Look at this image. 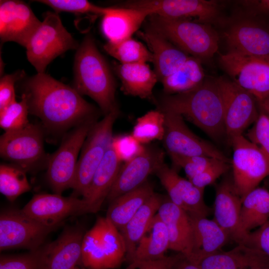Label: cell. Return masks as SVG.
<instances>
[{
  "label": "cell",
  "instance_id": "1",
  "mask_svg": "<svg viewBox=\"0 0 269 269\" xmlns=\"http://www.w3.org/2000/svg\"><path fill=\"white\" fill-rule=\"evenodd\" d=\"M29 113L49 131L61 133L93 119L99 111L73 87L45 73H37L23 85Z\"/></svg>",
  "mask_w": 269,
  "mask_h": 269
},
{
  "label": "cell",
  "instance_id": "2",
  "mask_svg": "<svg viewBox=\"0 0 269 269\" xmlns=\"http://www.w3.org/2000/svg\"><path fill=\"white\" fill-rule=\"evenodd\" d=\"M158 109L180 115L214 140L226 135L223 102L216 79L205 78L190 91L167 95Z\"/></svg>",
  "mask_w": 269,
  "mask_h": 269
},
{
  "label": "cell",
  "instance_id": "3",
  "mask_svg": "<svg viewBox=\"0 0 269 269\" xmlns=\"http://www.w3.org/2000/svg\"><path fill=\"white\" fill-rule=\"evenodd\" d=\"M73 87L81 96L94 100L104 116L118 110L114 78L90 34L84 38L75 53Z\"/></svg>",
  "mask_w": 269,
  "mask_h": 269
},
{
  "label": "cell",
  "instance_id": "4",
  "mask_svg": "<svg viewBox=\"0 0 269 269\" xmlns=\"http://www.w3.org/2000/svg\"><path fill=\"white\" fill-rule=\"evenodd\" d=\"M148 17V28L191 56L202 60L212 57L218 50L220 37L211 25L156 14Z\"/></svg>",
  "mask_w": 269,
  "mask_h": 269
},
{
  "label": "cell",
  "instance_id": "5",
  "mask_svg": "<svg viewBox=\"0 0 269 269\" xmlns=\"http://www.w3.org/2000/svg\"><path fill=\"white\" fill-rule=\"evenodd\" d=\"M221 26L227 52L269 56V15L245 8L225 18Z\"/></svg>",
  "mask_w": 269,
  "mask_h": 269
},
{
  "label": "cell",
  "instance_id": "6",
  "mask_svg": "<svg viewBox=\"0 0 269 269\" xmlns=\"http://www.w3.org/2000/svg\"><path fill=\"white\" fill-rule=\"evenodd\" d=\"M126 255L120 231L106 217H98L84 236L82 266L90 269H115L126 260Z\"/></svg>",
  "mask_w": 269,
  "mask_h": 269
},
{
  "label": "cell",
  "instance_id": "7",
  "mask_svg": "<svg viewBox=\"0 0 269 269\" xmlns=\"http://www.w3.org/2000/svg\"><path fill=\"white\" fill-rule=\"evenodd\" d=\"M79 45L65 28L58 13L47 11L25 47L26 57L38 73H45L54 59L68 50H77Z\"/></svg>",
  "mask_w": 269,
  "mask_h": 269
},
{
  "label": "cell",
  "instance_id": "8",
  "mask_svg": "<svg viewBox=\"0 0 269 269\" xmlns=\"http://www.w3.org/2000/svg\"><path fill=\"white\" fill-rule=\"evenodd\" d=\"M119 110L105 116L92 128L84 142L78 158L76 177L72 188L74 195L86 194L93 176L112 144L113 128Z\"/></svg>",
  "mask_w": 269,
  "mask_h": 269
},
{
  "label": "cell",
  "instance_id": "9",
  "mask_svg": "<svg viewBox=\"0 0 269 269\" xmlns=\"http://www.w3.org/2000/svg\"><path fill=\"white\" fill-rule=\"evenodd\" d=\"M97 119L87 121L67 134L58 149L49 157L47 179L54 193L72 188L76 177L78 156Z\"/></svg>",
  "mask_w": 269,
  "mask_h": 269
},
{
  "label": "cell",
  "instance_id": "10",
  "mask_svg": "<svg viewBox=\"0 0 269 269\" xmlns=\"http://www.w3.org/2000/svg\"><path fill=\"white\" fill-rule=\"evenodd\" d=\"M43 132L38 126L29 123L16 130L5 132L0 137V154L23 170L30 172L47 163L43 144Z\"/></svg>",
  "mask_w": 269,
  "mask_h": 269
},
{
  "label": "cell",
  "instance_id": "11",
  "mask_svg": "<svg viewBox=\"0 0 269 269\" xmlns=\"http://www.w3.org/2000/svg\"><path fill=\"white\" fill-rule=\"evenodd\" d=\"M219 62L230 79L259 103L269 96V56L227 52Z\"/></svg>",
  "mask_w": 269,
  "mask_h": 269
},
{
  "label": "cell",
  "instance_id": "12",
  "mask_svg": "<svg viewBox=\"0 0 269 269\" xmlns=\"http://www.w3.org/2000/svg\"><path fill=\"white\" fill-rule=\"evenodd\" d=\"M122 7L138 8L173 19H187L220 26L225 18L221 6L215 0H135L127 1Z\"/></svg>",
  "mask_w": 269,
  "mask_h": 269
},
{
  "label": "cell",
  "instance_id": "13",
  "mask_svg": "<svg viewBox=\"0 0 269 269\" xmlns=\"http://www.w3.org/2000/svg\"><path fill=\"white\" fill-rule=\"evenodd\" d=\"M233 149V183L242 198L269 176V163L259 147L243 134L229 142Z\"/></svg>",
  "mask_w": 269,
  "mask_h": 269
},
{
  "label": "cell",
  "instance_id": "14",
  "mask_svg": "<svg viewBox=\"0 0 269 269\" xmlns=\"http://www.w3.org/2000/svg\"><path fill=\"white\" fill-rule=\"evenodd\" d=\"M221 95L226 135L229 142L244 131L258 119L255 98L230 79L217 78Z\"/></svg>",
  "mask_w": 269,
  "mask_h": 269
},
{
  "label": "cell",
  "instance_id": "15",
  "mask_svg": "<svg viewBox=\"0 0 269 269\" xmlns=\"http://www.w3.org/2000/svg\"><path fill=\"white\" fill-rule=\"evenodd\" d=\"M54 229L34 220L22 209L3 210L0 214V250L24 248L35 251Z\"/></svg>",
  "mask_w": 269,
  "mask_h": 269
},
{
  "label": "cell",
  "instance_id": "16",
  "mask_svg": "<svg viewBox=\"0 0 269 269\" xmlns=\"http://www.w3.org/2000/svg\"><path fill=\"white\" fill-rule=\"evenodd\" d=\"M162 111L165 117L162 140L170 156H205L231 163V159L218 148L193 134L182 116L171 111Z\"/></svg>",
  "mask_w": 269,
  "mask_h": 269
},
{
  "label": "cell",
  "instance_id": "17",
  "mask_svg": "<svg viewBox=\"0 0 269 269\" xmlns=\"http://www.w3.org/2000/svg\"><path fill=\"white\" fill-rule=\"evenodd\" d=\"M85 233L80 225L66 227L55 240L35 250L39 269H73L82 264Z\"/></svg>",
  "mask_w": 269,
  "mask_h": 269
},
{
  "label": "cell",
  "instance_id": "18",
  "mask_svg": "<svg viewBox=\"0 0 269 269\" xmlns=\"http://www.w3.org/2000/svg\"><path fill=\"white\" fill-rule=\"evenodd\" d=\"M22 210L41 224L55 228L72 216L86 213L84 200L72 195L41 193L33 196Z\"/></svg>",
  "mask_w": 269,
  "mask_h": 269
},
{
  "label": "cell",
  "instance_id": "19",
  "mask_svg": "<svg viewBox=\"0 0 269 269\" xmlns=\"http://www.w3.org/2000/svg\"><path fill=\"white\" fill-rule=\"evenodd\" d=\"M41 23L24 1L19 0L0 1L1 43L14 42L25 47Z\"/></svg>",
  "mask_w": 269,
  "mask_h": 269
},
{
  "label": "cell",
  "instance_id": "20",
  "mask_svg": "<svg viewBox=\"0 0 269 269\" xmlns=\"http://www.w3.org/2000/svg\"><path fill=\"white\" fill-rule=\"evenodd\" d=\"M164 152L161 149L156 146L145 147L141 154L121 166L106 199L110 203L142 185L164 163Z\"/></svg>",
  "mask_w": 269,
  "mask_h": 269
},
{
  "label": "cell",
  "instance_id": "21",
  "mask_svg": "<svg viewBox=\"0 0 269 269\" xmlns=\"http://www.w3.org/2000/svg\"><path fill=\"white\" fill-rule=\"evenodd\" d=\"M157 214L166 227L169 250L189 257L193 247V229L189 214L168 197L163 198Z\"/></svg>",
  "mask_w": 269,
  "mask_h": 269
},
{
  "label": "cell",
  "instance_id": "22",
  "mask_svg": "<svg viewBox=\"0 0 269 269\" xmlns=\"http://www.w3.org/2000/svg\"><path fill=\"white\" fill-rule=\"evenodd\" d=\"M242 198L237 193L233 181L225 179L217 187L214 204V219L238 244L246 237L240 225Z\"/></svg>",
  "mask_w": 269,
  "mask_h": 269
},
{
  "label": "cell",
  "instance_id": "23",
  "mask_svg": "<svg viewBox=\"0 0 269 269\" xmlns=\"http://www.w3.org/2000/svg\"><path fill=\"white\" fill-rule=\"evenodd\" d=\"M122 166L112 146L107 151L92 178L87 192L82 198L86 213L98 212L111 191Z\"/></svg>",
  "mask_w": 269,
  "mask_h": 269
},
{
  "label": "cell",
  "instance_id": "24",
  "mask_svg": "<svg viewBox=\"0 0 269 269\" xmlns=\"http://www.w3.org/2000/svg\"><path fill=\"white\" fill-rule=\"evenodd\" d=\"M138 34L146 42L152 54L154 71L160 82L177 69L190 56L148 27L144 31H139Z\"/></svg>",
  "mask_w": 269,
  "mask_h": 269
},
{
  "label": "cell",
  "instance_id": "25",
  "mask_svg": "<svg viewBox=\"0 0 269 269\" xmlns=\"http://www.w3.org/2000/svg\"><path fill=\"white\" fill-rule=\"evenodd\" d=\"M195 264L201 269H249L269 267V257L258 249L238 244L229 251H219Z\"/></svg>",
  "mask_w": 269,
  "mask_h": 269
},
{
  "label": "cell",
  "instance_id": "26",
  "mask_svg": "<svg viewBox=\"0 0 269 269\" xmlns=\"http://www.w3.org/2000/svg\"><path fill=\"white\" fill-rule=\"evenodd\" d=\"M149 15L148 11L138 8L108 7L103 16L101 30L108 42H118L132 37Z\"/></svg>",
  "mask_w": 269,
  "mask_h": 269
},
{
  "label": "cell",
  "instance_id": "27",
  "mask_svg": "<svg viewBox=\"0 0 269 269\" xmlns=\"http://www.w3.org/2000/svg\"><path fill=\"white\" fill-rule=\"evenodd\" d=\"M193 233L191 255L186 257L193 263L221 251L230 238L229 234L214 220L204 217L190 216Z\"/></svg>",
  "mask_w": 269,
  "mask_h": 269
},
{
  "label": "cell",
  "instance_id": "28",
  "mask_svg": "<svg viewBox=\"0 0 269 269\" xmlns=\"http://www.w3.org/2000/svg\"><path fill=\"white\" fill-rule=\"evenodd\" d=\"M115 71L122 83L125 94L141 99H151L158 80L154 70L147 63L116 64Z\"/></svg>",
  "mask_w": 269,
  "mask_h": 269
},
{
  "label": "cell",
  "instance_id": "29",
  "mask_svg": "<svg viewBox=\"0 0 269 269\" xmlns=\"http://www.w3.org/2000/svg\"><path fill=\"white\" fill-rule=\"evenodd\" d=\"M163 198L154 192L120 231L125 241L129 263L132 261L136 246L157 213Z\"/></svg>",
  "mask_w": 269,
  "mask_h": 269
},
{
  "label": "cell",
  "instance_id": "30",
  "mask_svg": "<svg viewBox=\"0 0 269 269\" xmlns=\"http://www.w3.org/2000/svg\"><path fill=\"white\" fill-rule=\"evenodd\" d=\"M154 193L152 185L146 181L111 201L106 217L120 231Z\"/></svg>",
  "mask_w": 269,
  "mask_h": 269
},
{
  "label": "cell",
  "instance_id": "31",
  "mask_svg": "<svg viewBox=\"0 0 269 269\" xmlns=\"http://www.w3.org/2000/svg\"><path fill=\"white\" fill-rule=\"evenodd\" d=\"M269 220V191L257 187L242 198L241 230L246 238L251 230L261 227Z\"/></svg>",
  "mask_w": 269,
  "mask_h": 269
},
{
  "label": "cell",
  "instance_id": "32",
  "mask_svg": "<svg viewBox=\"0 0 269 269\" xmlns=\"http://www.w3.org/2000/svg\"><path fill=\"white\" fill-rule=\"evenodd\" d=\"M167 250H169L167 230L156 214L137 245L132 262L160 260L166 257Z\"/></svg>",
  "mask_w": 269,
  "mask_h": 269
},
{
  "label": "cell",
  "instance_id": "33",
  "mask_svg": "<svg viewBox=\"0 0 269 269\" xmlns=\"http://www.w3.org/2000/svg\"><path fill=\"white\" fill-rule=\"evenodd\" d=\"M202 60L189 58L174 72L161 81L163 91L173 95L190 91L199 85L205 79Z\"/></svg>",
  "mask_w": 269,
  "mask_h": 269
},
{
  "label": "cell",
  "instance_id": "34",
  "mask_svg": "<svg viewBox=\"0 0 269 269\" xmlns=\"http://www.w3.org/2000/svg\"><path fill=\"white\" fill-rule=\"evenodd\" d=\"M104 48L121 64L153 62L148 47L132 37L116 43L107 42Z\"/></svg>",
  "mask_w": 269,
  "mask_h": 269
},
{
  "label": "cell",
  "instance_id": "35",
  "mask_svg": "<svg viewBox=\"0 0 269 269\" xmlns=\"http://www.w3.org/2000/svg\"><path fill=\"white\" fill-rule=\"evenodd\" d=\"M164 122V114L162 111H150L137 119L132 135L142 144L155 140H162Z\"/></svg>",
  "mask_w": 269,
  "mask_h": 269
},
{
  "label": "cell",
  "instance_id": "36",
  "mask_svg": "<svg viewBox=\"0 0 269 269\" xmlns=\"http://www.w3.org/2000/svg\"><path fill=\"white\" fill-rule=\"evenodd\" d=\"M30 189L25 171L14 165L0 164V192L8 200L13 202Z\"/></svg>",
  "mask_w": 269,
  "mask_h": 269
},
{
  "label": "cell",
  "instance_id": "37",
  "mask_svg": "<svg viewBox=\"0 0 269 269\" xmlns=\"http://www.w3.org/2000/svg\"><path fill=\"white\" fill-rule=\"evenodd\" d=\"M176 183L186 212L190 216L207 217L209 208L203 198L204 190L194 185L189 180L176 177Z\"/></svg>",
  "mask_w": 269,
  "mask_h": 269
},
{
  "label": "cell",
  "instance_id": "38",
  "mask_svg": "<svg viewBox=\"0 0 269 269\" xmlns=\"http://www.w3.org/2000/svg\"><path fill=\"white\" fill-rule=\"evenodd\" d=\"M28 106L24 96L17 101L0 111V126L5 132L21 129L29 124Z\"/></svg>",
  "mask_w": 269,
  "mask_h": 269
},
{
  "label": "cell",
  "instance_id": "39",
  "mask_svg": "<svg viewBox=\"0 0 269 269\" xmlns=\"http://www.w3.org/2000/svg\"><path fill=\"white\" fill-rule=\"evenodd\" d=\"M34 1L50 7L57 13L63 11L78 14H94L103 16L108 9V7L100 6L86 0H39Z\"/></svg>",
  "mask_w": 269,
  "mask_h": 269
},
{
  "label": "cell",
  "instance_id": "40",
  "mask_svg": "<svg viewBox=\"0 0 269 269\" xmlns=\"http://www.w3.org/2000/svg\"><path fill=\"white\" fill-rule=\"evenodd\" d=\"M111 146L120 160L125 162L139 155L145 148L132 134L113 136Z\"/></svg>",
  "mask_w": 269,
  "mask_h": 269
},
{
  "label": "cell",
  "instance_id": "41",
  "mask_svg": "<svg viewBox=\"0 0 269 269\" xmlns=\"http://www.w3.org/2000/svg\"><path fill=\"white\" fill-rule=\"evenodd\" d=\"M247 138L257 145L269 163V118L260 111L253 127L247 134Z\"/></svg>",
  "mask_w": 269,
  "mask_h": 269
},
{
  "label": "cell",
  "instance_id": "42",
  "mask_svg": "<svg viewBox=\"0 0 269 269\" xmlns=\"http://www.w3.org/2000/svg\"><path fill=\"white\" fill-rule=\"evenodd\" d=\"M170 157L176 166L184 169L189 180L202 172L217 159L205 156Z\"/></svg>",
  "mask_w": 269,
  "mask_h": 269
},
{
  "label": "cell",
  "instance_id": "43",
  "mask_svg": "<svg viewBox=\"0 0 269 269\" xmlns=\"http://www.w3.org/2000/svg\"><path fill=\"white\" fill-rule=\"evenodd\" d=\"M154 174L158 177L161 184L166 189L169 199L185 211L177 187L176 177L178 173L175 169L169 167L164 163L158 167Z\"/></svg>",
  "mask_w": 269,
  "mask_h": 269
},
{
  "label": "cell",
  "instance_id": "44",
  "mask_svg": "<svg viewBox=\"0 0 269 269\" xmlns=\"http://www.w3.org/2000/svg\"><path fill=\"white\" fill-rule=\"evenodd\" d=\"M229 168V163L216 159L204 171L189 180L197 187L204 189L206 186L214 183L220 176L225 173Z\"/></svg>",
  "mask_w": 269,
  "mask_h": 269
},
{
  "label": "cell",
  "instance_id": "45",
  "mask_svg": "<svg viewBox=\"0 0 269 269\" xmlns=\"http://www.w3.org/2000/svg\"><path fill=\"white\" fill-rule=\"evenodd\" d=\"M23 71L5 74L0 80V111L16 102L15 83L23 77Z\"/></svg>",
  "mask_w": 269,
  "mask_h": 269
},
{
  "label": "cell",
  "instance_id": "46",
  "mask_svg": "<svg viewBox=\"0 0 269 269\" xmlns=\"http://www.w3.org/2000/svg\"><path fill=\"white\" fill-rule=\"evenodd\" d=\"M0 269H39L35 251L19 255H1Z\"/></svg>",
  "mask_w": 269,
  "mask_h": 269
},
{
  "label": "cell",
  "instance_id": "47",
  "mask_svg": "<svg viewBox=\"0 0 269 269\" xmlns=\"http://www.w3.org/2000/svg\"><path fill=\"white\" fill-rule=\"evenodd\" d=\"M242 244L258 249L269 257V220L256 231L249 233Z\"/></svg>",
  "mask_w": 269,
  "mask_h": 269
},
{
  "label": "cell",
  "instance_id": "48",
  "mask_svg": "<svg viewBox=\"0 0 269 269\" xmlns=\"http://www.w3.org/2000/svg\"><path fill=\"white\" fill-rule=\"evenodd\" d=\"M180 255L166 256L153 261H133L124 269H173Z\"/></svg>",
  "mask_w": 269,
  "mask_h": 269
},
{
  "label": "cell",
  "instance_id": "49",
  "mask_svg": "<svg viewBox=\"0 0 269 269\" xmlns=\"http://www.w3.org/2000/svg\"><path fill=\"white\" fill-rule=\"evenodd\" d=\"M173 269H201L198 265L180 254Z\"/></svg>",
  "mask_w": 269,
  "mask_h": 269
},
{
  "label": "cell",
  "instance_id": "50",
  "mask_svg": "<svg viewBox=\"0 0 269 269\" xmlns=\"http://www.w3.org/2000/svg\"><path fill=\"white\" fill-rule=\"evenodd\" d=\"M261 111L264 113L269 118V96L262 101L258 103Z\"/></svg>",
  "mask_w": 269,
  "mask_h": 269
},
{
  "label": "cell",
  "instance_id": "51",
  "mask_svg": "<svg viewBox=\"0 0 269 269\" xmlns=\"http://www.w3.org/2000/svg\"><path fill=\"white\" fill-rule=\"evenodd\" d=\"M249 269H269V267H256Z\"/></svg>",
  "mask_w": 269,
  "mask_h": 269
},
{
  "label": "cell",
  "instance_id": "52",
  "mask_svg": "<svg viewBox=\"0 0 269 269\" xmlns=\"http://www.w3.org/2000/svg\"><path fill=\"white\" fill-rule=\"evenodd\" d=\"M73 269H88V268H85V267H83L82 268H80V267L77 266L75 268H74Z\"/></svg>",
  "mask_w": 269,
  "mask_h": 269
}]
</instances>
